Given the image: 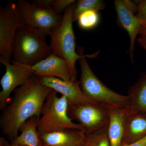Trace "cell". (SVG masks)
<instances>
[{
	"mask_svg": "<svg viewBox=\"0 0 146 146\" xmlns=\"http://www.w3.org/2000/svg\"><path fill=\"white\" fill-rule=\"evenodd\" d=\"M52 90L42 83L40 77L35 75L15 89L12 101L3 110L1 118L4 135L13 141L18 136L22 124L33 116L39 119L43 105Z\"/></svg>",
	"mask_w": 146,
	"mask_h": 146,
	"instance_id": "obj_1",
	"label": "cell"
},
{
	"mask_svg": "<svg viewBox=\"0 0 146 146\" xmlns=\"http://www.w3.org/2000/svg\"><path fill=\"white\" fill-rule=\"evenodd\" d=\"M78 53L81 56L78 59L81 70L80 82L84 93L108 110L127 108V96L121 95L112 91L95 75L86 60V56L84 55L83 48L78 47Z\"/></svg>",
	"mask_w": 146,
	"mask_h": 146,
	"instance_id": "obj_2",
	"label": "cell"
},
{
	"mask_svg": "<svg viewBox=\"0 0 146 146\" xmlns=\"http://www.w3.org/2000/svg\"><path fill=\"white\" fill-rule=\"evenodd\" d=\"M46 37L37 30L27 26L19 28L13 42L11 60L33 66L46 58L52 52Z\"/></svg>",
	"mask_w": 146,
	"mask_h": 146,
	"instance_id": "obj_3",
	"label": "cell"
},
{
	"mask_svg": "<svg viewBox=\"0 0 146 146\" xmlns=\"http://www.w3.org/2000/svg\"><path fill=\"white\" fill-rule=\"evenodd\" d=\"M76 2L65 10L61 23L52 28L49 35L50 36V46L52 53L68 62L73 81L77 77L76 62L81 56L76 51L75 37L73 28V13Z\"/></svg>",
	"mask_w": 146,
	"mask_h": 146,
	"instance_id": "obj_4",
	"label": "cell"
},
{
	"mask_svg": "<svg viewBox=\"0 0 146 146\" xmlns=\"http://www.w3.org/2000/svg\"><path fill=\"white\" fill-rule=\"evenodd\" d=\"M57 94L52 90L43 105L37 125L39 136L69 129L82 130L81 126L73 122L68 115L69 104L66 97L59 98Z\"/></svg>",
	"mask_w": 146,
	"mask_h": 146,
	"instance_id": "obj_5",
	"label": "cell"
},
{
	"mask_svg": "<svg viewBox=\"0 0 146 146\" xmlns=\"http://www.w3.org/2000/svg\"><path fill=\"white\" fill-rule=\"evenodd\" d=\"M68 115L78 122L87 137L107 130L109 122L108 110L99 105H69Z\"/></svg>",
	"mask_w": 146,
	"mask_h": 146,
	"instance_id": "obj_6",
	"label": "cell"
},
{
	"mask_svg": "<svg viewBox=\"0 0 146 146\" xmlns=\"http://www.w3.org/2000/svg\"><path fill=\"white\" fill-rule=\"evenodd\" d=\"M26 26L17 3L9 1L0 8V55L10 63L14 38L17 30Z\"/></svg>",
	"mask_w": 146,
	"mask_h": 146,
	"instance_id": "obj_7",
	"label": "cell"
},
{
	"mask_svg": "<svg viewBox=\"0 0 146 146\" xmlns=\"http://www.w3.org/2000/svg\"><path fill=\"white\" fill-rule=\"evenodd\" d=\"M16 3L26 26L37 30L45 36L49 35L50 30L62 22L63 16L53 9L39 8L25 0H18Z\"/></svg>",
	"mask_w": 146,
	"mask_h": 146,
	"instance_id": "obj_8",
	"label": "cell"
},
{
	"mask_svg": "<svg viewBox=\"0 0 146 146\" xmlns=\"http://www.w3.org/2000/svg\"><path fill=\"white\" fill-rule=\"evenodd\" d=\"M0 62L5 67V72L1 80L0 109L3 110L10 100L11 94L18 86L27 83L34 75L32 66L20 64L11 60L12 64L0 57Z\"/></svg>",
	"mask_w": 146,
	"mask_h": 146,
	"instance_id": "obj_9",
	"label": "cell"
},
{
	"mask_svg": "<svg viewBox=\"0 0 146 146\" xmlns=\"http://www.w3.org/2000/svg\"><path fill=\"white\" fill-rule=\"evenodd\" d=\"M41 79L42 83L45 86L66 97L69 106L99 105L84 93L80 86V81L77 79L72 82H68L52 77H42Z\"/></svg>",
	"mask_w": 146,
	"mask_h": 146,
	"instance_id": "obj_10",
	"label": "cell"
},
{
	"mask_svg": "<svg viewBox=\"0 0 146 146\" xmlns=\"http://www.w3.org/2000/svg\"><path fill=\"white\" fill-rule=\"evenodd\" d=\"M34 75L39 77H52L68 82H73L68 62L64 58L53 53L44 60L32 66Z\"/></svg>",
	"mask_w": 146,
	"mask_h": 146,
	"instance_id": "obj_11",
	"label": "cell"
},
{
	"mask_svg": "<svg viewBox=\"0 0 146 146\" xmlns=\"http://www.w3.org/2000/svg\"><path fill=\"white\" fill-rule=\"evenodd\" d=\"M114 6L118 24L127 31L130 38L129 54L133 63V52L136 37L142 29L141 22L137 16L129 9L123 0H115Z\"/></svg>",
	"mask_w": 146,
	"mask_h": 146,
	"instance_id": "obj_12",
	"label": "cell"
},
{
	"mask_svg": "<svg viewBox=\"0 0 146 146\" xmlns=\"http://www.w3.org/2000/svg\"><path fill=\"white\" fill-rule=\"evenodd\" d=\"M43 146H89V138L83 131L69 129L40 136Z\"/></svg>",
	"mask_w": 146,
	"mask_h": 146,
	"instance_id": "obj_13",
	"label": "cell"
},
{
	"mask_svg": "<svg viewBox=\"0 0 146 146\" xmlns=\"http://www.w3.org/2000/svg\"><path fill=\"white\" fill-rule=\"evenodd\" d=\"M108 112L107 131L110 146H122L128 110L127 108H117L108 110Z\"/></svg>",
	"mask_w": 146,
	"mask_h": 146,
	"instance_id": "obj_14",
	"label": "cell"
},
{
	"mask_svg": "<svg viewBox=\"0 0 146 146\" xmlns=\"http://www.w3.org/2000/svg\"><path fill=\"white\" fill-rule=\"evenodd\" d=\"M127 96L129 113L146 115V72L141 74L136 83L129 89Z\"/></svg>",
	"mask_w": 146,
	"mask_h": 146,
	"instance_id": "obj_15",
	"label": "cell"
},
{
	"mask_svg": "<svg viewBox=\"0 0 146 146\" xmlns=\"http://www.w3.org/2000/svg\"><path fill=\"white\" fill-rule=\"evenodd\" d=\"M146 136V115L129 114L127 118L123 143L130 144Z\"/></svg>",
	"mask_w": 146,
	"mask_h": 146,
	"instance_id": "obj_16",
	"label": "cell"
},
{
	"mask_svg": "<svg viewBox=\"0 0 146 146\" xmlns=\"http://www.w3.org/2000/svg\"><path fill=\"white\" fill-rule=\"evenodd\" d=\"M39 119L33 116L25 122L19 128L21 134L11 141L12 145L43 146L37 130Z\"/></svg>",
	"mask_w": 146,
	"mask_h": 146,
	"instance_id": "obj_17",
	"label": "cell"
},
{
	"mask_svg": "<svg viewBox=\"0 0 146 146\" xmlns=\"http://www.w3.org/2000/svg\"><path fill=\"white\" fill-rule=\"evenodd\" d=\"M105 7V2L102 0H79L76 2L73 11V22L77 21L79 16L83 12L91 10L99 12L104 9Z\"/></svg>",
	"mask_w": 146,
	"mask_h": 146,
	"instance_id": "obj_18",
	"label": "cell"
},
{
	"mask_svg": "<svg viewBox=\"0 0 146 146\" xmlns=\"http://www.w3.org/2000/svg\"><path fill=\"white\" fill-rule=\"evenodd\" d=\"M100 19L98 11L91 10L81 13L77 21L80 28L84 30H90L97 26L99 23Z\"/></svg>",
	"mask_w": 146,
	"mask_h": 146,
	"instance_id": "obj_19",
	"label": "cell"
},
{
	"mask_svg": "<svg viewBox=\"0 0 146 146\" xmlns=\"http://www.w3.org/2000/svg\"><path fill=\"white\" fill-rule=\"evenodd\" d=\"M89 146H110L107 130L94 136L88 137Z\"/></svg>",
	"mask_w": 146,
	"mask_h": 146,
	"instance_id": "obj_20",
	"label": "cell"
},
{
	"mask_svg": "<svg viewBox=\"0 0 146 146\" xmlns=\"http://www.w3.org/2000/svg\"><path fill=\"white\" fill-rule=\"evenodd\" d=\"M138 9L136 15L141 22L142 29L146 28V0L138 2Z\"/></svg>",
	"mask_w": 146,
	"mask_h": 146,
	"instance_id": "obj_21",
	"label": "cell"
},
{
	"mask_svg": "<svg viewBox=\"0 0 146 146\" xmlns=\"http://www.w3.org/2000/svg\"><path fill=\"white\" fill-rule=\"evenodd\" d=\"M75 0H55L52 9L57 14L65 11L71 5L75 2Z\"/></svg>",
	"mask_w": 146,
	"mask_h": 146,
	"instance_id": "obj_22",
	"label": "cell"
},
{
	"mask_svg": "<svg viewBox=\"0 0 146 146\" xmlns=\"http://www.w3.org/2000/svg\"><path fill=\"white\" fill-rule=\"evenodd\" d=\"M55 0H33L31 3L39 8L46 9H53L52 6Z\"/></svg>",
	"mask_w": 146,
	"mask_h": 146,
	"instance_id": "obj_23",
	"label": "cell"
},
{
	"mask_svg": "<svg viewBox=\"0 0 146 146\" xmlns=\"http://www.w3.org/2000/svg\"><path fill=\"white\" fill-rule=\"evenodd\" d=\"M127 7L134 13H137L138 5L130 0H123Z\"/></svg>",
	"mask_w": 146,
	"mask_h": 146,
	"instance_id": "obj_24",
	"label": "cell"
},
{
	"mask_svg": "<svg viewBox=\"0 0 146 146\" xmlns=\"http://www.w3.org/2000/svg\"><path fill=\"white\" fill-rule=\"evenodd\" d=\"M122 146H146V136L140 141L130 144L123 143Z\"/></svg>",
	"mask_w": 146,
	"mask_h": 146,
	"instance_id": "obj_25",
	"label": "cell"
},
{
	"mask_svg": "<svg viewBox=\"0 0 146 146\" xmlns=\"http://www.w3.org/2000/svg\"><path fill=\"white\" fill-rule=\"evenodd\" d=\"M137 42L146 51V38L143 36H141L137 39Z\"/></svg>",
	"mask_w": 146,
	"mask_h": 146,
	"instance_id": "obj_26",
	"label": "cell"
},
{
	"mask_svg": "<svg viewBox=\"0 0 146 146\" xmlns=\"http://www.w3.org/2000/svg\"><path fill=\"white\" fill-rule=\"evenodd\" d=\"M139 35L141 36H143L146 38V28L141 29L139 33Z\"/></svg>",
	"mask_w": 146,
	"mask_h": 146,
	"instance_id": "obj_27",
	"label": "cell"
},
{
	"mask_svg": "<svg viewBox=\"0 0 146 146\" xmlns=\"http://www.w3.org/2000/svg\"><path fill=\"white\" fill-rule=\"evenodd\" d=\"M10 146H22L12 145H11Z\"/></svg>",
	"mask_w": 146,
	"mask_h": 146,
	"instance_id": "obj_28",
	"label": "cell"
}]
</instances>
